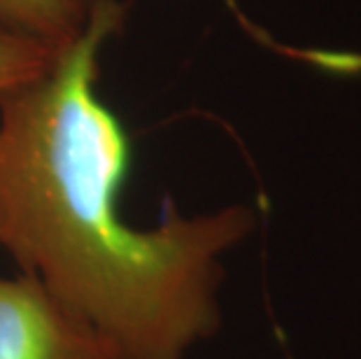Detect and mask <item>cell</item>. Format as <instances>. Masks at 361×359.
Segmentation results:
<instances>
[{
    "label": "cell",
    "instance_id": "5b68a950",
    "mask_svg": "<svg viewBox=\"0 0 361 359\" xmlns=\"http://www.w3.org/2000/svg\"><path fill=\"white\" fill-rule=\"evenodd\" d=\"M75 3H78V5H82L84 10H91V7H94V5L98 3V0H75Z\"/></svg>",
    "mask_w": 361,
    "mask_h": 359
},
{
    "label": "cell",
    "instance_id": "7a4b0ae2",
    "mask_svg": "<svg viewBox=\"0 0 361 359\" xmlns=\"http://www.w3.org/2000/svg\"><path fill=\"white\" fill-rule=\"evenodd\" d=\"M0 359H126L35 280L0 276Z\"/></svg>",
    "mask_w": 361,
    "mask_h": 359
},
{
    "label": "cell",
    "instance_id": "277c9868",
    "mask_svg": "<svg viewBox=\"0 0 361 359\" xmlns=\"http://www.w3.org/2000/svg\"><path fill=\"white\" fill-rule=\"evenodd\" d=\"M63 47L0 28V96L42 78Z\"/></svg>",
    "mask_w": 361,
    "mask_h": 359
},
{
    "label": "cell",
    "instance_id": "6da1fadb",
    "mask_svg": "<svg viewBox=\"0 0 361 359\" xmlns=\"http://www.w3.org/2000/svg\"><path fill=\"white\" fill-rule=\"evenodd\" d=\"M128 17L98 0L42 78L0 96V252L126 359H191L221 329L224 257L257 231L231 203L154 226L124 217L130 133L103 101L101 54Z\"/></svg>",
    "mask_w": 361,
    "mask_h": 359
},
{
    "label": "cell",
    "instance_id": "3957f363",
    "mask_svg": "<svg viewBox=\"0 0 361 359\" xmlns=\"http://www.w3.org/2000/svg\"><path fill=\"white\" fill-rule=\"evenodd\" d=\"M89 12L75 0H0V28L66 47L87 24Z\"/></svg>",
    "mask_w": 361,
    "mask_h": 359
}]
</instances>
